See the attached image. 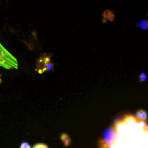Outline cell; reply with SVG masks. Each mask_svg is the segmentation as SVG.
Listing matches in <instances>:
<instances>
[{"instance_id": "6da1fadb", "label": "cell", "mask_w": 148, "mask_h": 148, "mask_svg": "<svg viewBox=\"0 0 148 148\" xmlns=\"http://www.w3.org/2000/svg\"><path fill=\"white\" fill-rule=\"evenodd\" d=\"M0 66L7 69H17L18 63L13 55H12L0 43Z\"/></svg>"}, {"instance_id": "7a4b0ae2", "label": "cell", "mask_w": 148, "mask_h": 148, "mask_svg": "<svg viewBox=\"0 0 148 148\" xmlns=\"http://www.w3.org/2000/svg\"><path fill=\"white\" fill-rule=\"evenodd\" d=\"M49 62H51V58L47 55H42L36 62V69L39 73L41 74L45 72V68H46V64Z\"/></svg>"}, {"instance_id": "3957f363", "label": "cell", "mask_w": 148, "mask_h": 148, "mask_svg": "<svg viewBox=\"0 0 148 148\" xmlns=\"http://www.w3.org/2000/svg\"><path fill=\"white\" fill-rule=\"evenodd\" d=\"M136 117L138 121H144L145 122L147 119V114L145 110H139L136 112Z\"/></svg>"}, {"instance_id": "277c9868", "label": "cell", "mask_w": 148, "mask_h": 148, "mask_svg": "<svg viewBox=\"0 0 148 148\" xmlns=\"http://www.w3.org/2000/svg\"><path fill=\"white\" fill-rule=\"evenodd\" d=\"M60 140L65 147H68V146L71 145V137H70V136L68 134H65V133H62L60 135Z\"/></svg>"}, {"instance_id": "5b68a950", "label": "cell", "mask_w": 148, "mask_h": 148, "mask_svg": "<svg viewBox=\"0 0 148 148\" xmlns=\"http://www.w3.org/2000/svg\"><path fill=\"white\" fill-rule=\"evenodd\" d=\"M115 14H113V12L110 10H105L103 13V18L107 19V20H110V21H113L114 20Z\"/></svg>"}, {"instance_id": "8992f818", "label": "cell", "mask_w": 148, "mask_h": 148, "mask_svg": "<svg viewBox=\"0 0 148 148\" xmlns=\"http://www.w3.org/2000/svg\"><path fill=\"white\" fill-rule=\"evenodd\" d=\"M136 25L142 30H147V29H148V20H141L139 23H136Z\"/></svg>"}, {"instance_id": "52a82bcc", "label": "cell", "mask_w": 148, "mask_h": 148, "mask_svg": "<svg viewBox=\"0 0 148 148\" xmlns=\"http://www.w3.org/2000/svg\"><path fill=\"white\" fill-rule=\"evenodd\" d=\"M33 148H48V146L44 143H38V144L35 145Z\"/></svg>"}, {"instance_id": "ba28073f", "label": "cell", "mask_w": 148, "mask_h": 148, "mask_svg": "<svg viewBox=\"0 0 148 148\" xmlns=\"http://www.w3.org/2000/svg\"><path fill=\"white\" fill-rule=\"evenodd\" d=\"M147 79V76L144 72H142L140 75H139V81L140 82H144Z\"/></svg>"}, {"instance_id": "9c48e42d", "label": "cell", "mask_w": 148, "mask_h": 148, "mask_svg": "<svg viewBox=\"0 0 148 148\" xmlns=\"http://www.w3.org/2000/svg\"><path fill=\"white\" fill-rule=\"evenodd\" d=\"M20 148H30V145H29L28 143H26V142H24V143H22L21 145H20Z\"/></svg>"}, {"instance_id": "30bf717a", "label": "cell", "mask_w": 148, "mask_h": 148, "mask_svg": "<svg viewBox=\"0 0 148 148\" xmlns=\"http://www.w3.org/2000/svg\"><path fill=\"white\" fill-rule=\"evenodd\" d=\"M145 131L147 132L148 133V125H146V127H145Z\"/></svg>"}, {"instance_id": "8fae6325", "label": "cell", "mask_w": 148, "mask_h": 148, "mask_svg": "<svg viewBox=\"0 0 148 148\" xmlns=\"http://www.w3.org/2000/svg\"><path fill=\"white\" fill-rule=\"evenodd\" d=\"M1 82V75H0V83Z\"/></svg>"}]
</instances>
